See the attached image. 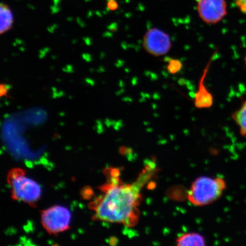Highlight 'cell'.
Instances as JSON below:
<instances>
[{
  "label": "cell",
  "instance_id": "cell-16",
  "mask_svg": "<svg viewBox=\"0 0 246 246\" xmlns=\"http://www.w3.org/2000/svg\"><path fill=\"white\" fill-rule=\"evenodd\" d=\"M82 58H83V59H84L86 61H87L88 62H91L93 60L92 56L90 54H83L82 55Z\"/></svg>",
  "mask_w": 246,
  "mask_h": 246
},
{
  "label": "cell",
  "instance_id": "cell-24",
  "mask_svg": "<svg viewBox=\"0 0 246 246\" xmlns=\"http://www.w3.org/2000/svg\"><path fill=\"white\" fill-rule=\"evenodd\" d=\"M245 63H246V56H245Z\"/></svg>",
  "mask_w": 246,
  "mask_h": 246
},
{
  "label": "cell",
  "instance_id": "cell-1",
  "mask_svg": "<svg viewBox=\"0 0 246 246\" xmlns=\"http://www.w3.org/2000/svg\"><path fill=\"white\" fill-rule=\"evenodd\" d=\"M156 170L154 164L147 165L132 184H124L115 176L110 177L108 182L101 188L102 194L91 203L94 218L127 227L136 225L140 215L141 191Z\"/></svg>",
  "mask_w": 246,
  "mask_h": 246
},
{
  "label": "cell",
  "instance_id": "cell-17",
  "mask_svg": "<svg viewBox=\"0 0 246 246\" xmlns=\"http://www.w3.org/2000/svg\"><path fill=\"white\" fill-rule=\"evenodd\" d=\"M63 70L64 71L66 72H69V73H72L74 72V69H73V67L71 65H67L64 68H63Z\"/></svg>",
  "mask_w": 246,
  "mask_h": 246
},
{
  "label": "cell",
  "instance_id": "cell-4",
  "mask_svg": "<svg viewBox=\"0 0 246 246\" xmlns=\"http://www.w3.org/2000/svg\"><path fill=\"white\" fill-rule=\"evenodd\" d=\"M71 215L70 211L61 206H55L42 211L41 221L48 233L57 234L69 227Z\"/></svg>",
  "mask_w": 246,
  "mask_h": 246
},
{
  "label": "cell",
  "instance_id": "cell-11",
  "mask_svg": "<svg viewBox=\"0 0 246 246\" xmlns=\"http://www.w3.org/2000/svg\"><path fill=\"white\" fill-rule=\"evenodd\" d=\"M182 67V63L177 59H170L167 66L168 70L171 74H176L181 70Z\"/></svg>",
  "mask_w": 246,
  "mask_h": 246
},
{
  "label": "cell",
  "instance_id": "cell-19",
  "mask_svg": "<svg viewBox=\"0 0 246 246\" xmlns=\"http://www.w3.org/2000/svg\"><path fill=\"white\" fill-rule=\"evenodd\" d=\"M115 25V24H112L108 27V29L111 32H115L117 29V27Z\"/></svg>",
  "mask_w": 246,
  "mask_h": 246
},
{
  "label": "cell",
  "instance_id": "cell-14",
  "mask_svg": "<svg viewBox=\"0 0 246 246\" xmlns=\"http://www.w3.org/2000/svg\"><path fill=\"white\" fill-rule=\"evenodd\" d=\"M0 90H1V96L8 95V91L9 90L6 88V87L5 86V84H2L1 85Z\"/></svg>",
  "mask_w": 246,
  "mask_h": 246
},
{
  "label": "cell",
  "instance_id": "cell-3",
  "mask_svg": "<svg viewBox=\"0 0 246 246\" xmlns=\"http://www.w3.org/2000/svg\"><path fill=\"white\" fill-rule=\"evenodd\" d=\"M8 181L12 189V197L14 199L32 204L40 198V186L25 176L22 169L11 170L8 177Z\"/></svg>",
  "mask_w": 246,
  "mask_h": 246
},
{
  "label": "cell",
  "instance_id": "cell-10",
  "mask_svg": "<svg viewBox=\"0 0 246 246\" xmlns=\"http://www.w3.org/2000/svg\"><path fill=\"white\" fill-rule=\"evenodd\" d=\"M232 118L238 127L241 135L246 139V100L232 114Z\"/></svg>",
  "mask_w": 246,
  "mask_h": 246
},
{
  "label": "cell",
  "instance_id": "cell-21",
  "mask_svg": "<svg viewBox=\"0 0 246 246\" xmlns=\"http://www.w3.org/2000/svg\"><path fill=\"white\" fill-rule=\"evenodd\" d=\"M112 35V34L110 32H106L103 34L104 37H111Z\"/></svg>",
  "mask_w": 246,
  "mask_h": 246
},
{
  "label": "cell",
  "instance_id": "cell-22",
  "mask_svg": "<svg viewBox=\"0 0 246 246\" xmlns=\"http://www.w3.org/2000/svg\"><path fill=\"white\" fill-rule=\"evenodd\" d=\"M104 71H105V69H104V67H102V66L100 67L99 68V69L97 70V72H104Z\"/></svg>",
  "mask_w": 246,
  "mask_h": 246
},
{
  "label": "cell",
  "instance_id": "cell-18",
  "mask_svg": "<svg viewBox=\"0 0 246 246\" xmlns=\"http://www.w3.org/2000/svg\"><path fill=\"white\" fill-rule=\"evenodd\" d=\"M85 43H86L87 45L88 46H91L92 45V41L91 40V39L89 37H85L83 38Z\"/></svg>",
  "mask_w": 246,
  "mask_h": 246
},
{
  "label": "cell",
  "instance_id": "cell-20",
  "mask_svg": "<svg viewBox=\"0 0 246 246\" xmlns=\"http://www.w3.org/2000/svg\"><path fill=\"white\" fill-rule=\"evenodd\" d=\"M86 82L87 83L90 84L91 86H94L95 85V82H94L93 79H91L90 78H86Z\"/></svg>",
  "mask_w": 246,
  "mask_h": 246
},
{
  "label": "cell",
  "instance_id": "cell-15",
  "mask_svg": "<svg viewBox=\"0 0 246 246\" xmlns=\"http://www.w3.org/2000/svg\"><path fill=\"white\" fill-rule=\"evenodd\" d=\"M50 51V49L48 48H45L44 49L40 51L39 52V58H43L45 57V56L46 55V54H47V53Z\"/></svg>",
  "mask_w": 246,
  "mask_h": 246
},
{
  "label": "cell",
  "instance_id": "cell-12",
  "mask_svg": "<svg viewBox=\"0 0 246 246\" xmlns=\"http://www.w3.org/2000/svg\"><path fill=\"white\" fill-rule=\"evenodd\" d=\"M233 1L240 12L246 14V0H233Z\"/></svg>",
  "mask_w": 246,
  "mask_h": 246
},
{
  "label": "cell",
  "instance_id": "cell-13",
  "mask_svg": "<svg viewBox=\"0 0 246 246\" xmlns=\"http://www.w3.org/2000/svg\"><path fill=\"white\" fill-rule=\"evenodd\" d=\"M107 8H108V9L110 11L116 10L118 8L117 3L115 0L108 1L107 3Z\"/></svg>",
  "mask_w": 246,
  "mask_h": 246
},
{
  "label": "cell",
  "instance_id": "cell-9",
  "mask_svg": "<svg viewBox=\"0 0 246 246\" xmlns=\"http://www.w3.org/2000/svg\"><path fill=\"white\" fill-rule=\"evenodd\" d=\"M1 34H2L12 27L14 22L13 15L9 6L4 3L1 4Z\"/></svg>",
  "mask_w": 246,
  "mask_h": 246
},
{
  "label": "cell",
  "instance_id": "cell-23",
  "mask_svg": "<svg viewBox=\"0 0 246 246\" xmlns=\"http://www.w3.org/2000/svg\"><path fill=\"white\" fill-rule=\"evenodd\" d=\"M104 57H105V53H101V56H100V58L103 59Z\"/></svg>",
  "mask_w": 246,
  "mask_h": 246
},
{
  "label": "cell",
  "instance_id": "cell-6",
  "mask_svg": "<svg viewBox=\"0 0 246 246\" xmlns=\"http://www.w3.org/2000/svg\"><path fill=\"white\" fill-rule=\"evenodd\" d=\"M197 10L202 21L215 25L227 15V5L226 0H198Z\"/></svg>",
  "mask_w": 246,
  "mask_h": 246
},
{
  "label": "cell",
  "instance_id": "cell-8",
  "mask_svg": "<svg viewBox=\"0 0 246 246\" xmlns=\"http://www.w3.org/2000/svg\"><path fill=\"white\" fill-rule=\"evenodd\" d=\"M176 245L178 246H201L206 245L204 237L196 233L182 235L176 239Z\"/></svg>",
  "mask_w": 246,
  "mask_h": 246
},
{
  "label": "cell",
  "instance_id": "cell-25",
  "mask_svg": "<svg viewBox=\"0 0 246 246\" xmlns=\"http://www.w3.org/2000/svg\"><path fill=\"white\" fill-rule=\"evenodd\" d=\"M107 1H111V0H107Z\"/></svg>",
  "mask_w": 246,
  "mask_h": 246
},
{
  "label": "cell",
  "instance_id": "cell-2",
  "mask_svg": "<svg viewBox=\"0 0 246 246\" xmlns=\"http://www.w3.org/2000/svg\"><path fill=\"white\" fill-rule=\"evenodd\" d=\"M226 189V183L222 178L200 177L191 184L187 198L193 205L206 206L219 199Z\"/></svg>",
  "mask_w": 246,
  "mask_h": 246
},
{
  "label": "cell",
  "instance_id": "cell-5",
  "mask_svg": "<svg viewBox=\"0 0 246 246\" xmlns=\"http://www.w3.org/2000/svg\"><path fill=\"white\" fill-rule=\"evenodd\" d=\"M142 46L148 54L158 57L170 51L172 43L168 33L158 28L153 27L149 29L144 35Z\"/></svg>",
  "mask_w": 246,
  "mask_h": 246
},
{
  "label": "cell",
  "instance_id": "cell-7",
  "mask_svg": "<svg viewBox=\"0 0 246 246\" xmlns=\"http://www.w3.org/2000/svg\"><path fill=\"white\" fill-rule=\"evenodd\" d=\"M211 62V59L210 62L207 64L200 78L198 88L194 96V106L199 109L209 108L212 107L214 103L213 96L206 88V86L204 84V81L206 78Z\"/></svg>",
  "mask_w": 246,
  "mask_h": 246
}]
</instances>
